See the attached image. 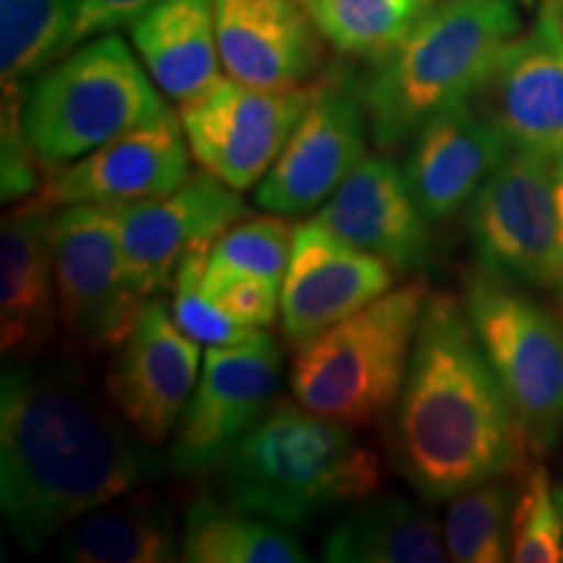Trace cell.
<instances>
[{
  "label": "cell",
  "instance_id": "cell-4",
  "mask_svg": "<svg viewBox=\"0 0 563 563\" xmlns=\"http://www.w3.org/2000/svg\"><path fill=\"white\" fill-rule=\"evenodd\" d=\"M519 0H435L363 79L378 150L410 144L420 125L475 100L504 47L522 32Z\"/></svg>",
  "mask_w": 563,
  "mask_h": 563
},
{
  "label": "cell",
  "instance_id": "cell-37",
  "mask_svg": "<svg viewBox=\"0 0 563 563\" xmlns=\"http://www.w3.org/2000/svg\"><path fill=\"white\" fill-rule=\"evenodd\" d=\"M519 3H522V5H525V9H532V5H538V3H540V0H519Z\"/></svg>",
  "mask_w": 563,
  "mask_h": 563
},
{
  "label": "cell",
  "instance_id": "cell-6",
  "mask_svg": "<svg viewBox=\"0 0 563 563\" xmlns=\"http://www.w3.org/2000/svg\"><path fill=\"white\" fill-rule=\"evenodd\" d=\"M428 298L426 282H407L295 350L292 397L352 431L382 422L397 407Z\"/></svg>",
  "mask_w": 563,
  "mask_h": 563
},
{
  "label": "cell",
  "instance_id": "cell-32",
  "mask_svg": "<svg viewBox=\"0 0 563 563\" xmlns=\"http://www.w3.org/2000/svg\"><path fill=\"white\" fill-rule=\"evenodd\" d=\"M26 89H3V131H0V194L3 201H24L40 194L45 175L24 133L21 108Z\"/></svg>",
  "mask_w": 563,
  "mask_h": 563
},
{
  "label": "cell",
  "instance_id": "cell-19",
  "mask_svg": "<svg viewBox=\"0 0 563 563\" xmlns=\"http://www.w3.org/2000/svg\"><path fill=\"white\" fill-rule=\"evenodd\" d=\"M53 207L34 194L16 201L0 230V350L11 363L34 361L60 319L51 243Z\"/></svg>",
  "mask_w": 563,
  "mask_h": 563
},
{
  "label": "cell",
  "instance_id": "cell-23",
  "mask_svg": "<svg viewBox=\"0 0 563 563\" xmlns=\"http://www.w3.org/2000/svg\"><path fill=\"white\" fill-rule=\"evenodd\" d=\"M332 563H443L449 559L443 530L433 514L402 496L363 498L321 543Z\"/></svg>",
  "mask_w": 563,
  "mask_h": 563
},
{
  "label": "cell",
  "instance_id": "cell-15",
  "mask_svg": "<svg viewBox=\"0 0 563 563\" xmlns=\"http://www.w3.org/2000/svg\"><path fill=\"white\" fill-rule=\"evenodd\" d=\"M397 269L350 243L321 222H302L292 232L290 264L282 282L279 323L292 350L306 347L394 287Z\"/></svg>",
  "mask_w": 563,
  "mask_h": 563
},
{
  "label": "cell",
  "instance_id": "cell-3",
  "mask_svg": "<svg viewBox=\"0 0 563 563\" xmlns=\"http://www.w3.org/2000/svg\"><path fill=\"white\" fill-rule=\"evenodd\" d=\"M222 498L238 509L298 527L363 501L382 485V462L342 422L274 399L264 418L217 464Z\"/></svg>",
  "mask_w": 563,
  "mask_h": 563
},
{
  "label": "cell",
  "instance_id": "cell-5",
  "mask_svg": "<svg viewBox=\"0 0 563 563\" xmlns=\"http://www.w3.org/2000/svg\"><path fill=\"white\" fill-rule=\"evenodd\" d=\"M170 112L121 34L81 42L26 87L21 123L45 180L121 133Z\"/></svg>",
  "mask_w": 563,
  "mask_h": 563
},
{
  "label": "cell",
  "instance_id": "cell-24",
  "mask_svg": "<svg viewBox=\"0 0 563 563\" xmlns=\"http://www.w3.org/2000/svg\"><path fill=\"white\" fill-rule=\"evenodd\" d=\"M60 555L74 563L183 561L175 511L154 493L118 498L70 525L60 538Z\"/></svg>",
  "mask_w": 563,
  "mask_h": 563
},
{
  "label": "cell",
  "instance_id": "cell-8",
  "mask_svg": "<svg viewBox=\"0 0 563 563\" xmlns=\"http://www.w3.org/2000/svg\"><path fill=\"white\" fill-rule=\"evenodd\" d=\"M477 269L534 292L559 285L555 157L511 150L464 209Z\"/></svg>",
  "mask_w": 563,
  "mask_h": 563
},
{
  "label": "cell",
  "instance_id": "cell-12",
  "mask_svg": "<svg viewBox=\"0 0 563 563\" xmlns=\"http://www.w3.org/2000/svg\"><path fill=\"white\" fill-rule=\"evenodd\" d=\"M311 97L313 84L264 89L222 76L178 115L201 170L243 194L272 170Z\"/></svg>",
  "mask_w": 563,
  "mask_h": 563
},
{
  "label": "cell",
  "instance_id": "cell-40",
  "mask_svg": "<svg viewBox=\"0 0 563 563\" xmlns=\"http://www.w3.org/2000/svg\"><path fill=\"white\" fill-rule=\"evenodd\" d=\"M428 3H435V0H428Z\"/></svg>",
  "mask_w": 563,
  "mask_h": 563
},
{
  "label": "cell",
  "instance_id": "cell-33",
  "mask_svg": "<svg viewBox=\"0 0 563 563\" xmlns=\"http://www.w3.org/2000/svg\"><path fill=\"white\" fill-rule=\"evenodd\" d=\"M203 290L228 311L232 319L251 329H269L279 316L282 285L249 274L203 277Z\"/></svg>",
  "mask_w": 563,
  "mask_h": 563
},
{
  "label": "cell",
  "instance_id": "cell-31",
  "mask_svg": "<svg viewBox=\"0 0 563 563\" xmlns=\"http://www.w3.org/2000/svg\"><path fill=\"white\" fill-rule=\"evenodd\" d=\"M209 251L211 245H201V249H194L183 258L173 282V319L191 340L207 344V347L243 344L262 332V329H251L245 323L235 321L220 302L203 290L201 279L209 262Z\"/></svg>",
  "mask_w": 563,
  "mask_h": 563
},
{
  "label": "cell",
  "instance_id": "cell-36",
  "mask_svg": "<svg viewBox=\"0 0 563 563\" xmlns=\"http://www.w3.org/2000/svg\"><path fill=\"white\" fill-rule=\"evenodd\" d=\"M555 501H559V509H561V519H563V485H561V488H555Z\"/></svg>",
  "mask_w": 563,
  "mask_h": 563
},
{
  "label": "cell",
  "instance_id": "cell-16",
  "mask_svg": "<svg viewBox=\"0 0 563 563\" xmlns=\"http://www.w3.org/2000/svg\"><path fill=\"white\" fill-rule=\"evenodd\" d=\"M475 104L511 150L563 157V13L551 0L504 47Z\"/></svg>",
  "mask_w": 563,
  "mask_h": 563
},
{
  "label": "cell",
  "instance_id": "cell-11",
  "mask_svg": "<svg viewBox=\"0 0 563 563\" xmlns=\"http://www.w3.org/2000/svg\"><path fill=\"white\" fill-rule=\"evenodd\" d=\"M368 133L371 118L361 76L344 66L321 74L279 159L258 183L256 203L282 217L321 207L361 165Z\"/></svg>",
  "mask_w": 563,
  "mask_h": 563
},
{
  "label": "cell",
  "instance_id": "cell-9",
  "mask_svg": "<svg viewBox=\"0 0 563 563\" xmlns=\"http://www.w3.org/2000/svg\"><path fill=\"white\" fill-rule=\"evenodd\" d=\"M51 243L60 323L91 350H115L150 298L129 277L110 209L102 203L58 207Z\"/></svg>",
  "mask_w": 563,
  "mask_h": 563
},
{
  "label": "cell",
  "instance_id": "cell-13",
  "mask_svg": "<svg viewBox=\"0 0 563 563\" xmlns=\"http://www.w3.org/2000/svg\"><path fill=\"white\" fill-rule=\"evenodd\" d=\"M125 269L144 298L173 290L183 258L245 217L241 191L207 170L196 173L175 191L157 199L112 203Z\"/></svg>",
  "mask_w": 563,
  "mask_h": 563
},
{
  "label": "cell",
  "instance_id": "cell-2",
  "mask_svg": "<svg viewBox=\"0 0 563 563\" xmlns=\"http://www.w3.org/2000/svg\"><path fill=\"white\" fill-rule=\"evenodd\" d=\"M530 443L454 295H431L394 407L391 460L426 501L522 470Z\"/></svg>",
  "mask_w": 563,
  "mask_h": 563
},
{
  "label": "cell",
  "instance_id": "cell-14",
  "mask_svg": "<svg viewBox=\"0 0 563 563\" xmlns=\"http://www.w3.org/2000/svg\"><path fill=\"white\" fill-rule=\"evenodd\" d=\"M201 365V344L183 332L170 306L154 295L115 347L104 386L133 431L159 449L178 426L199 384Z\"/></svg>",
  "mask_w": 563,
  "mask_h": 563
},
{
  "label": "cell",
  "instance_id": "cell-21",
  "mask_svg": "<svg viewBox=\"0 0 563 563\" xmlns=\"http://www.w3.org/2000/svg\"><path fill=\"white\" fill-rule=\"evenodd\" d=\"M313 220L384 258L397 274L426 269L433 258L431 222L415 203L405 170L389 157L365 154Z\"/></svg>",
  "mask_w": 563,
  "mask_h": 563
},
{
  "label": "cell",
  "instance_id": "cell-39",
  "mask_svg": "<svg viewBox=\"0 0 563 563\" xmlns=\"http://www.w3.org/2000/svg\"><path fill=\"white\" fill-rule=\"evenodd\" d=\"M300 3H302V5H308V3H311V0H300Z\"/></svg>",
  "mask_w": 563,
  "mask_h": 563
},
{
  "label": "cell",
  "instance_id": "cell-17",
  "mask_svg": "<svg viewBox=\"0 0 563 563\" xmlns=\"http://www.w3.org/2000/svg\"><path fill=\"white\" fill-rule=\"evenodd\" d=\"M191 150L180 115L165 112L97 146L42 186L53 209L70 203H129L157 199L191 178Z\"/></svg>",
  "mask_w": 563,
  "mask_h": 563
},
{
  "label": "cell",
  "instance_id": "cell-7",
  "mask_svg": "<svg viewBox=\"0 0 563 563\" xmlns=\"http://www.w3.org/2000/svg\"><path fill=\"white\" fill-rule=\"evenodd\" d=\"M462 306L527 443L545 452L563 428V306L481 269Z\"/></svg>",
  "mask_w": 563,
  "mask_h": 563
},
{
  "label": "cell",
  "instance_id": "cell-18",
  "mask_svg": "<svg viewBox=\"0 0 563 563\" xmlns=\"http://www.w3.org/2000/svg\"><path fill=\"white\" fill-rule=\"evenodd\" d=\"M509 154L511 144L504 133L470 100L420 125L402 170L422 217L441 224L467 209Z\"/></svg>",
  "mask_w": 563,
  "mask_h": 563
},
{
  "label": "cell",
  "instance_id": "cell-25",
  "mask_svg": "<svg viewBox=\"0 0 563 563\" xmlns=\"http://www.w3.org/2000/svg\"><path fill=\"white\" fill-rule=\"evenodd\" d=\"M183 561L188 563H306L308 553L287 525L217 498H194L183 511Z\"/></svg>",
  "mask_w": 563,
  "mask_h": 563
},
{
  "label": "cell",
  "instance_id": "cell-22",
  "mask_svg": "<svg viewBox=\"0 0 563 563\" xmlns=\"http://www.w3.org/2000/svg\"><path fill=\"white\" fill-rule=\"evenodd\" d=\"M131 42L162 95L178 104L222 79L214 0H159L133 21Z\"/></svg>",
  "mask_w": 563,
  "mask_h": 563
},
{
  "label": "cell",
  "instance_id": "cell-29",
  "mask_svg": "<svg viewBox=\"0 0 563 563\" xmlns=\"http://www.w3.org/2000/svg\"><path fill=\"white\" fill-rule=\"evenodd\" d=\"M292 232L295 228L282 220V214L235 222L211 245L203 277L249 274L282 285L290 264Z\"/></svg>",
  "mask_w": 563,
  "mask_h": 563
},
{
  "label": "cell",
  "instance_id": "cell-27",
  "mask_svg": "<svg viewBox=\"0 0 563 563\" xmlns=\"http://www.w3.org/2000/svg\"><path fill=\"white\" fill-rule=\"evenodd\" d=\"M428 5V0H311L308 11L334 51L376 63L407 37Z\"/></svg>",
  "mask_w": 563,
  "mask_h": 563
},
{
  "label": "cell",
  "instance_id": "cell-28",
  "mask_svg": "<svg viewBox=\"0 0 563 563\" xmlns=\"http://www.w3.org/2000/svg\"><path fill=\"white\" fill-rule=\"evenodd\" d=\"M514 501L517 488L509 477H496L454 496L443 519L449 559L460 563L509 561Z\"/></svg>",
  "mask_w": 563,
  "mask_h": 563
},
{
  "label": "cell",
  "instance_id": "cell-30",
  "mask_svg": "<svg viewBox=\"0 0 563 563\" xmlns=\"http://www.w3.org/2000/svg\"><path fill=\"white\" fill-rule=\"evenodd\" d=\"M511 561H563V519L543 464H527L511 514Z\"/></svg>",
  "mask_w": 563,
  "mask_h": 563
},
{
  "label": "cell",
  "instance_id": "cell-35",
  "mask_svg": "<svg viewBox=\"0 0 563 563\" xmlns=\"http://www.w3.org/2000/svg\"><path fill=\"white\" fill-rule=\"evenodd\" d=\"M555 211H559V285L553 295L563 306V157L555 159Z\"/></svg>",
  "mask_w": 563,
  "mask_h": 563
},
{
  "label": "cell",
  "instance_id": "cell-26",
  "mask_svg": "<svg viewBox=\"0 0 563 563\" xmlns=\"http://www.w3.org/2000/svg\"><path fill=\"white\" fill-rule=\"evenodd\" d=\"M79 0H0L3 89H26L66 55Z\"/></svg>",
  "mask_w": 563,
  "mask_h": 563
},
{
  "label": "cell",
  "instance_id": "cell-1",
  "mask_svg": "<svg viewBox=\"0 0 563 563\" xmlns=\"http://www.w3.org/2000/svg\"><path fill=\"white\" fill-rule=\"evenodd\" d=\"M167 460L70 361L5 365L0 378V504L37 551L87 514L159 481Z\"/></svg>",
  "mask_w": 563,
  "mask_h": 563
},
{
  "label": "cell",
  "instance_id": "cell-34",
  "mask_svg": "<svg viewBox=\"0 0 563 563\" xmlns=\"http://www.w3.org/2000/svg\"><path fill=\"white\" fill-rule=\"evenodd\" d=\"M154 3H159V0H79V11H76L74 26H70L66 53L91 37L118 32L121 26H131Z\"/></svg>",
  "mask_w": 563,
  "mask_h": 563
},
{
  "label": "cell",
  "instance_id": "cell-10",
  "mask_svg": "<svg viewBox=\"0 0 563 563\" xmlns=\"http://www.w3.org/2000/svg\"><path fill=\"white\" fill-rule=\"evenodd\" d=\"M282 347L262 329L243 344L207 347L199 384L170 435L167 467L196 477L217 467L277 399Z\"/></svg>",
  "mask_w": 563,
  "mask_h": 563
},
{
  "label": "cell",
  "instance_id": "cell-38",
  "mask_svg": "<svg viewBox=\"0 0 563 563\" xmlns=\"http://www.w3.org/2000/svg\"><path fill=\"white\" fill-rule=\"evenodd\" d=\"M551 3L555 5V9H559V11L563 13V0H551Z\"/></svg>",
  "mask_w": 563,
  "mask_h": 563
},
{
  "label": "cell",
  "instance_id": "cell-20",
  "mask_svg": "<svg viewBox=\"0 0 563 563\" xmlns=\"http://www.w3.org/2000/svg\"><path fill=\"white\" fill-rule=\"evenodd\" d=\"M224 74L264 89L313 84L323 74V34L300 0H214Z\"/></svg>",
  "mask_w": 563,
  "mask_h": 563
}]
</instances>
